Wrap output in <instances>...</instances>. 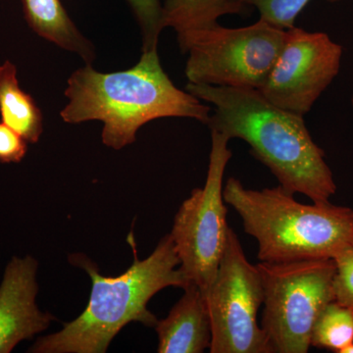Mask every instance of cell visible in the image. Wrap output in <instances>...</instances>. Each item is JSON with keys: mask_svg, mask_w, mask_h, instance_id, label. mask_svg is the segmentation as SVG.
<instances>
[{"mask_svg": "<svg viewBox=\"0 0 353 353\" xmlns=\"http://www.w3.org/2000/svg\"><path fill=\"white\" fill-rule=\"evenodd\" d=\"M185 90L214 108L210 131L240 139L250 154L277 178L290 194L327 203L336 194L333 172L307 127L304 116L274 105L259 90L188 83Z\"/></svg>", "mask_w": 353, "mask_h": 353, "instance_id": "1", "label": "cell"}, {"mask_svg": "<svg viewBox=\"0 0 353 353\" xmlns=\"http://www.w3.org/2000/svg\"><path fill=\"white\" fill-rule=\"evenodd\" d=\"M65 97L64 122L101 121L102 143L116 150L134 143L139 130L153 120L190 118L208 125L211 116L210 106L174 85L157 50L143 51L138 63L124 71L101 73L92 64L76 70Z\"/></svg>", "mask_w": 353, "mask_h": 353, "instance_id": "2", "label": "cell"}, {"mask_svg": "<svg viewBox=\"0 0 353 353\" xmlns=\"http://www.w3.org/2000/svg\"><path fill=\"white\" fill-rule=\"evenodd\" d=\"M70 261L87 271L92 292L87 307L61 331L41 336L28 350L31 353H104L121 330L131 322L155 327L158 319L148 308L153 296L169 287L190 284L181 269L170 234L159 241L143 260L134 256L132 266L118 277H104L83 255Z\"/></svg>", "mask_w": 353, "mask_h": 353, "instance_id": "3", "label": "cell"}, {"mask_svg": "<svg viewBox=\"0 0 353 353\" xmlns=\"http://www.w3.org/2000/svg\"><path fill=\"white\" fill-rule=\"evenodd\" d=\"M278 185L246 189L230 178L223 188L225 203L243 221L259 243L257 257L267 263L334 259L353 246V209L327 203L303 204Z\"/></svg>", "mask_w": 353, "mask_h": 353, "instance_id": "4", "label": "cell"}, {"mask_svg": "<svg viewBox=\"0 0 353 353\" xmlns=\"http://www.w3.org/2000/svg\"><path fill=\"white\" fill-rule=\"evenodd\" d=\"M256 266L264 290L260 326L273 352H308L316 319L334 301V260L260 262Z\"/></svg>", "mask_w": 353, "mask_h": 353, "instance_id": "5", "label": "cell"}, {"mask_svg": "<svg viewBox=\"0 0 353 353\" xmlns=\"http://www.w3.org/2000/svg\"><path fill=\"white\" fill-rule=\"evenodd\" d=\"M285 32L262 19L246 27L217 25L199 32L181 50L189 53L185 77L194 85L261 90Z\"/></svg>", "mask_w": 353, "mask_h": 353, "instance_id": "6", "label": "cell"}, {"mask_svg": "<svg viewBox=\"0 0 353 353\" xmlns=\"http://www.w3.org/2000/svg\"><path fill=\"white\" fill-rule=\"evenodd\" d=\"M230 139L211 131V152L206 182L194 189L174 218L170 234L181 271L208 294L226 248L229 225L223 196V180L232 158Z\"/></svg>", "mask_w": 353, "mask_h": 353, "instance_id": "7", "label": "cell"}, {"mask_svg": "<svg viewBox=\"0 0 353 353\" xmlns=\"http://www.w3.org/2000/svg\"><path fill=\"white\" fill-rule=\"evenodd\" d=\"M211 322V353H274L257 321L264 290L256 265L246 259L230 228L226 248L205 294Z\"/></svg>", "mask_w": 353, "mask_h": 353, "instance_id": "8", "label": "cell"}, {"mask_svg": "<svg viewBox=\"0 0 353 353\" xmlns=\"http://www.w3.org/2000/svg\"><path fill=\"white\" fill-rule=\"evenodd\" d=\"M343 48L322 32L294 27L261 90L267 101L305 115L340 73Z\"/></svg>", "mask_w": 353, "mask_h": 353, "instance_id": "9", "label": "cell"}, {"mask_svg": "<svg viewBox=\"0 0 353 353\" xmlns=\"http://www.w3.org/2000/svg\"><path fill=\"white\" fill-rule=\"evenodd\" d=\"M39 262L31 255L13 256L0 284V353L43 333L54 319L37 304Z\"/></svg>", "mask_w": 353, "mask_h": 353, "instance_id": "10", "label": "cell"}, {"mask_svg": "<svg viewBox=\"0 0 353 353\" xmlns=\"http://www.w3.org/2000/svg\"><path fill=\"white\" fill-rule=\"evenodd\" d=\"M183 290L168 316L155 325L159 353H201L210 347L212 334L206 297L194 283Z\"/></svg>", "mask_w": 353, "mask_h": 353, "instance_id": "11", "label": "cell"}, {"mask_svg": "<svg viewBox=\"0 0 353 353\" xmlns=\"http://www.w3.org/2000/svg\"><path fill=\"white\" fill-rule=\"evenodd\" d=\"M248 4L243 0H164L162 27L176 32L181 50L199 32L216 27L225 15H245Z\"/></svg>", "mask_w": 353, "mask_h": 353, "instance_id": "12", "label": "cell"}, {"mask_svg": "<svg viewBox=\"0 0 353 353\" xmlns=\"http://www.w3.org/2000/svg\"><path fill=\"white\" fill-rule=\"evenodd\" d=\"M25 18L32 31L62 50L80 55L92 64L94 48L81 34L60 0H21Z\"/></svg>", "mask_w": 353, "mask_h": 353, "instance_id": "13", "label": "cell"}, {"mask_svg": "<svg viewBox=\"0 0 353 353\" xmlns=\"http://www.w3.org/2000/svg\"><path fill=\"white\" fill-rule=\"evenodd\" d=\"M0 117L28 143H37L41 139L43 113L32 95L20 88L17 70L10 61L0 65Z\"/></svg>", "mask_w": 353, "mask_h": 353, "instance_id": "14", "label": "cell"}, {"mask_svg": "<svg viewBox=\"0 0 353 353\" xmlns=\"http://www.w3.org/2000/svg\"><path fill=\"white\" fill-rule=\"evenodd\" d=\"M310 343L336 353L353 343V309L334 301L327 304L316 319Z\"/></svg>", "mask_w": 353, "mask_h": 353, "instance_id": "15", "label": "cell"}, {"mask_svg": "<svg viewBox=\"0 0 353 353\" xmlns=\"http://www.w3.org/2000/svg\"><path fill=\"white\" fill-rule=\"evenodd\" d=\"M248 6L259 10L260 19L283 30L296 27V18L311 0H243ZM339 2L341 0H327Z\"/></svg>", "mask_w": 353, "mask_h": 353, "instance_id": "16", "label": "cell"}, {"mask_svg": "<svg viewBox=\"0 0 353 353\" xmlns=\"http://www.w3.org/2000/svg\"><path fill=\"white\" fill-rule=\"evenodd\" d=\"M131 6L143 36V51L157 50L162 27L161 0H127Z\"/></svg>", "mask_w": 353, "mask_h": 353, "instance_id": "17", "label": "cell"}, {"mask_svg": "<svg viewBox=\"0 0 353 353\" xmlns=\"http://www.w3.org/2000/svg\"><path fill=\"white\" fill-rule=\"evenodd\" d=\"M336 273L333 281L334 301L353 309V246L334 259Z\"/></svg>", "mask_w": 353, "mask_h": 353, "instance_id": "18", "label": "cell"}, {"mask_svg": "<svg viewBox=\"0 0 353 353\" xmlns=\"http://www.w3.org/2000/svg\"><path fill=\"white\" fill-rule=\"evenodd\" d=\"M28 141L17 132L0 122V163H19L27 154Z\"/></svg>", "mask_w": 353, "mask_h": 353, "instance_id": "19", "label": "cell"}, {"mask_svg": "<svg viewBox=\"0 0 353 353\" xmlns=\"http://www.w3.org/2000/svg\"><path fill=\"white\" fill-rule=\"evenodd\" d=\"M340 353H353V343H350L347 347L343 348Z\"/></svg>", "mask_w": 353, "mask_h": 353, "instance_id": "20", "label": "cell"}, {"mask_svg": "<svg viewBox=\"0 0 353 353\" xmlns=\"http://www.w3.org/2000/svg\"><path fill=\"white\" fill-rule=\"evenodd\" d=\"M352 108H353V95H352Z\"/></svg>", "mask_w": 353, "mask_h": 353, "instance_id": "21", "label": "cell"}]
</instances>
